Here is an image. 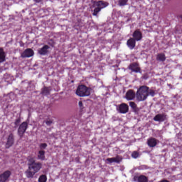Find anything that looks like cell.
Returning a JSON list of instances; mask_svg holds the SVG:
<instances>
[{"label": "cell", "instance_id": "6da1fadb", "mask_svg": "<svg viewBox=\"0 0 182 182\" xmlns=\"http://www.w3.org/2000/svg\"><path fill=\"white\" fill-rule=\"evenodd\" d=\"M28 169L34 175L40 170L42 166V164L40 162H36L34 158L32 156L28 157Z\"/></svg>", "mask_w": 182, "mask_h": 182}, {"label": "cell", "instance_id": "7a4b0ae2", "mask_svg": "<svg viewBox=\"0 0 182 182\" xmlns=\"http://www.w3.org/2000/svg\"><path fill=\"white\" fill-rule=\"evenodd\" d=\"M149 87L145 85L140 87L136 94V100L138 102H142L146 100L149 96Z\"/></svg>", "mask_w": 182, "mask_h": 182}, {"label": "cell", "instance_id": "3957f363", "mask_svg": "<svg viewBox=\"0 0 182 182\" xmlns=\"http://www.w3.org/2000/svg\"><path fill=\"white\" fill-rule=\"evenodd\" d=\"M92 88L86 86L84 84H80L78 87L76 92V94L77 96L81 97L88 96L91 95L92 93Z\"/></svg>", "mask_w": 182, "mask_h": 182}, {"label": "cell", "instance_id": "277c9868", "mask_svg": "<svg viewBox=\"0 0 182 182\" xmlns=\"http://www.w3.org/2000/svg\"><path fill=\"white\" fill-rule=\"evenodd\" d=\"M28 127V122L27 121H24L18 126L17 134L20 138H22L25 134Z\"/></svg>", "mask_w": 182, "mask_h": 182}, {"label": "cell", "instance_id": "5b68a950", "mask_svg": "<svg viewBox=\"0 0 182 182\" xmlns=\"http://www.w3.org/2000/svg\"><path fill=\"white\" fill-rule=\"evenodd\" d=\"M92 8L99 7L102 9L108 7L110 4L109 2L104 0H92Z\"/></svg>", "mask_w": 182, "mask_h": 182}, {"label": "cell", "instance_id": "8992f818", "mask_svg": "<svg viewBox=\"0 0 182 182\" xmlns=\"http://www.w3.org/2000/svg\"><path fill=\"white\" fill-rule=\"evenodd\" d=\"M34 50L32 48L25 49L21 54V57L22 58H30L34 56Z\"/></svg>", "mask_w": 182, "mask_h": 182}, {"label": "cell", "instance_id": "52a82bcc", "mask_svg": "<svg viewBox=\"0 0 182 182\" xmlns=\"http://www.w3.org/2000/svg\"><path fill=\"white\" fill-rule=\"evenodd\" d=\"M128 68L130 70L136 73H140L141 72V68L139 63L137 62L131 63L130 64Z\"/></svg>", "mask_w": 182, "mask_h": 182}, {"label": "cell", "instance_id": "ba28073f", "mask_svg": "<svg viewBox=\"0 0 182 182\" xmlns=\"http://www.w3.org/2000/svg\"><path fill=\"white\" fill-rule=\"evenodd\" d=\"M14 136L12 133H11L8 137L7 141L5 145V148L6 149H9L13 146L14 144Z\"/></svg>", "mask_w": 182, "mask_h": 182}, {"label": "cell", "instance_id": "9c48e42d", "mask_svg": "<svg viewBox=\"0 0 182 182\" xmlns=\"http://www.w3.org/2000/svg\"><path fill=\"white\" fill-rule=\"evenodd\" d=\"M11 171L6 170L0 174V182H6L12 175Z\"/></svg>", "mask_w": 182, "mask_h": 182}, {"label": "cell", "instance_id": "30bf717a", "mask_svg": "<svg viewBox=\"0 0 182 182\" xmlns=\"http://www.w3.org/2000/svg\"><path fill=\"white\" fill-rule=\"evenodd\" d=\"M50 47L48 44H45L38 50L39 54L42 56L47 55L50 52Z\"/></svg>", "mask_w": 182, "mask_h": 182}, {"label": "cell", "instance_id": "8fae6325", "mask_svg": "<svg viewBox=\"0 0 182 182\" xmlns=\"http://www.w3.org/2000/svg\"><path fill=\"white\" fill-rule=\"evenodd\" d=\"M123 160V157L120 155H117L116 157L108 158L106 159L107 162L110 163H120Z\"/></svg>", "mask_w": 182, "mask_h": 182}, {"label": "cell", "instance_id": "7c38bea8", "mask_svg": "<svg viewBox=\"0 0 182 182\" xmlns=\"http://www.w3.org/2000/svg\"><path fill=\"white\" fill-rule=\"evenodd\" d=\"M136 97V93L134 89H129L125 95V98L128 100H132L134 99Z\"/></svg>", "mask_w": 182, "mask_h": 182}, {"label": "cell", "instance_id": "4fadbf2b", "mask_svg": "<svg viewBox=\"0 0 182 182\" xmlns=\"http://www.w3.org/2000/svg\"><path fill=\"white\" fill-rule=\"evenodd\" d=\"M132 36L133 38H134L136 41H140L143 38L142 32L139 29H136L134 30L133 32Z\"/></svg>", "mask_w": 182, "mask_h": 182}, {"label": "cell", "instance_id": "5bb4252c", "mask_svg": "<svg viewBox=\"0 0 182 182\" xmlns=\"http://www.w3.org/2000/svg\"><path fill=\"white\" fill-rule=\"evenodd\" d=\"M118 110L120 113L122 114L127 113L129 111L128 106L127 104L125 103H121L119 106Z\"/></svg>", "mask_w": 182, "mask_h": 182}, {"label": "cell", "instance_id": "9a60e30c", "mask_svg": "<svg viewBox=\"0 0 182 182\" xmlns=\"http://www.w3.org/2000/svg\"><path fill=\"white\" fill-rule=\"evenodd\" d=\"M167 115L165 113L159 114L154 117L153 120L155 121L159 122H163L166 118Z\"/></svg>", "mask_w": 182, "mask_h": 182}, {"label": "cell", "instance_id": "2e32d148", "mask_svg": "<svg viewBox=\"0 0 182 182\" xmlns=\"http://www.w3.org/2000/svg\"><path fill=\"white\" fill-rule=\"evenodd\" d=\"M51 87L50 86H44L41 89L40 93L42 96H48L50 94L51 92Z\"/></svg>", "mask_w": 182, "mask_h": 182}, {"label": "cell", "instance_id": "e0dca14e", "mask_svg": "<svg viewBox=\"0 0 182 182\" xmlns=\"http://www.w3.org/2000/svg\"><path fill=\"white\" fill-rule=\"evenodd\" d=\"M147 144L150 147L153 148L157 145V140L153 137H150L147 140Z\"/></svg>", "mask_w": 182, "mask_h": 182}, {"label": "cell", "instance_id": "ac0fdd59", "mask_svg": "<svg viewBox=\"0 0 182 182\" xmlns=\"http://www.w3.org/2000/svg\"><path fill=\"white\" fill-rule=\"evenodd\" d=\"M127 45L130 49H133L136 45V41L133 38H130L127 41Z\"/></svg>", "mask_w": 182, "mask_h": 182}, {"label": "cell", "instance_id": "d6986e66", "mask_svg": "<svg viewBox=\"0 0 182 182\" xmlns=\"http://www.w3.org/2000/svg\"><path fill=\"white\" fill-rule=\"evenodd\" d=\"M6 54L4 48L0 47V63H2L6 61Z\"/></svg>", "mask_w": 182, "mask_h": 182}, {"label": "cell", "instance_id": "ffe728a7", "mask_svg": "<svg viewBox=\"0 0 182 182\" xmlns=\"http://www.w3.org/2000/svg\"><path fill=\"white\" fill-rule=\"evenodd\" d=\"M38 159L41 160H45V152L43 150H41L38 151Z\"/></svg>", "mask_w": 182, "mask_h": 182}, {"label": "cell", "instance_id": "44dd1931", "mask_svg": "<svg viewBox=\"0 0 182 182\" xmlns=\"http://www.w3.org/2000/svg\"><path fill=\"white\" fill-rule=\"evenodd\" d=\"M166 59V55L163 53H159L156 56V60L158 61L164 62Z\"/></svg>", "mask_w": 182, "mask_h": 182}, {"label": "cell", "instance_id": "7402d4cb", "mask_svg": "<svg viewBox=\"0 0 182 182\" xmlns=\"http://www.w3.org/2000/svg\"><path fill=\"white\" fill-rule=\"evenodd\" d=\"M129 105L132 108V109H133V111L135 113H137L139 112L140 109H139L138 107L137 106V105L136 104V103L134 102H129Z\"/></svg>", "mask_w": 182, "mask_h": 182}, {"label": "cell", "instance_id": "603a6c76", "mask_svg": "<svg viewBox=\"0 0 182 182\" xmlns=\"http://www.w3.org/2000/svg\"><path fill=\"white\" fill-rule=\"evenodd\" d=\"M137 182H148V178L144 175H140L138 176Z\"/></svg>", "mask_w": 182, "mask_h": 182}, {"label": "cell", "instance_id": "cb8c5ba5", "mask_svg": "<svg viewBox=\"0 0 182 182\" xmlns=\"http://www.w3.org/2000/svg\"><path fill=\"white\" fill-rule=\"evenodd\" d=\"M48 180L47 176L45 174H42L38 178L39 182H46Z\"/></svg>", "mask_w": 182, "mask_h": 182}, {"label": "cell", "instance_id": "d4e9b609", "mask_svg": "<svg viewBox=\"0 0 182 182\" xmlns=\"http://www.w3.org/2000/svg\"><path fill=\"white\" fill-rule=\"evenodd\" d=\"M102 10L101 8L99 7H95L94 9L93 12H92V14L94 16H98V15L99 14V12H101V11Z\"/></svg>", "mask_w": 182, "mask_h": 182}, {"label": "cell", "instance_id": "484cf974", "mask_svg": "<svg viewBox=\"0 0 182 182\" xmlns=\"http://www.w3.org/2000/svg\"><path fill=\"white\" fill-rule=\"evenodd\" d=\"M128 0H118V5L120 6H126L128 4Z\"/></svg>", "mask_w": 182, "mask_h": 182}, {"label": "cell", "instance_id": "4316f807", "mask_svg": "<svg viewBox=\"0 0 182 182\" xmlns=\"http://www.w3.org/2000/svg\"><path fill=\"white\" fill-rule=\"evenodd\" d=\"M21 121H22V118H21V115H19V117L17 118L16 119V121L14 122L15 128H17L19 126V125L20 124Z\"/></svg>", "mask_w": 182, "mask_h": 182}, {"label": "cell", "instance_id": "83f0119b", "mask_svg": "<svg viewBox=\"0 0 182 182\" xmlns=\"http://www.w3.org/2000/svg\"><path fill=\"white\" fill-rule=\"evenodd\" d=\"M140 152L137 151H134L132 152L131 156L134 159H137L140 156Z\"/></svg>", "mask_w": 182, "mask_h": 182}, {"label": "cell", "instance_id": "f1b7e54d", "mask_svg": "<svg viewBox=\"0 0 182 182\" xmlns=\"http://www.w3.org/2000/svg\"><path fill=\"white\" fill-rule=\"evenodd\" d=\"M156 91L154 89H149V95L152 96H154L156 95Z\"/></svg>", "mask_w": 182, "mask_h": 182}, {"label": "cell", "instance_id": "f546056e", "mask_svg": "<svg viewBox=\"0 0 182 182\" xmlns=\"http://www.w3.org/2000/svg\"><path fill=\"white\" fill-rule=\"evenodd\" d=\"M53 120H52L50 118H48L45 121V123L46 125L48 126H50L52 124Z\"/></svg>", "mask_w": 182, "mask_h": 182}, {"label": "cell", "instance_id": "4dcf8cb0", "mask_svg": "<svg viewBox=\"0 0 182 182\" xmlns=\"http://www.w3.org/2000/svg\"><path fill=\"white\" fill-rule=\"evenodd\" d=\"M48 146V144L46 143H41L40 145V147L41 150H44Z\"/></svg>", "mask_w": 182, "mask_h": 182}, {"label": "cell", "instance_id": "1f68e13d", "mask_svg": "<svg viewBox=\"0 0 182 182\" xmlns=\"http://www.w3.org/2000/svg\"><path fill=\"white\" fill-rule=\"evenodd\" d=\"M78 105H79V107H80V110L83 109L84 107H83V103H82V101L80 100V102H79V103H78Z\"/></svg>", "mask_w": 182, "mask_h": 182}, {"label": "cell", "instance_id": "d6a6232c", "mask_svg": "<svg viewBox=\"0 0 182 182\" xmlns=\"http://www.w3.org/2000/svg\"><path fill=\"white\" fill-rule=\"evenodd\" d=\"M148 75L147 74H144V75L143 76V79H148Z\"/></svg>", "mask_w": 182, "mask_h": 182}, {"label": "cell", "instance_id": "836d02e7", "mask_svg": "<svg viewBox=\"0 0 182 182\" xmlns=\"http://www.w3.org/2000/svg\"><path fill=\"white\" fill-rule=\"evenodd\" d=\"M49 42L50 44L52 45V46L54 45V40H50Z\"/></svg>", "mask_w": 182, "mask_h": 182}, {"label": "cell", "instance_id": "e575fe53", "mask_svg": "<svg viewBox=\"0 0 182 182\" xmlns=\"http://www.w3.org/2000/svg\"><path fill=\"white\" fill-rule=\"evenodd\" d=\"M42 0H34V2H37V3H39V2H41Z\"/></svg>", "mask_w": 182, "mask_h": 182}, {"label": "cell", "instance_id": "d590c367", "mask_svg": "<svg viewBox=\"0 0 182 182\" xmlns=\"http://www.w3.org/2000/svg\"><path fill=\"white\" fill-rule=\"evenodd\" d=\"M160 182H169V181H168V180H166V179H164V180H161L160 181Z\"/></svg>", "mask_w": 182, "mask_h": 182}, {"label": "cell", "instance_id": "8d00e7d4", "mask_svg": "<svg viewBox=\"0 0 182 182\" xmlns=\"http://www.w3.org/2000/svg\"><path fill=\"white\" fill-rule=\"evenodd\" d=\"M2 69H1V67L0 66V72L1 70Z\"/></svg>", "mask_w": 182, "mask_h": 182}]
</instances>
